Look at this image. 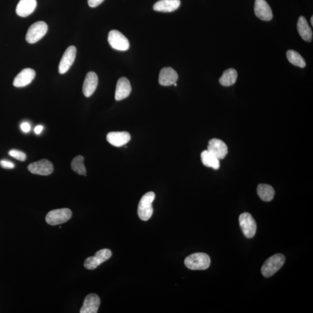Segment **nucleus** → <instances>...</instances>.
<instances>
[{"label": "nucleus", "instance_id": "nucleus-7", "mask_svg": "<svg viewBox=\"0 0 313 313\" xmlns=\"http://www.w3.org/2000/svg\"><path fill=\"white\" fill-rule=\"evenodd\" d=\"M239 222L241 229L246 237L252 238L255 236L257 226L254 218L250 214L245 212L241 214Z\"/></svg>", "mask_w": 313, "mask_h": 313}, {"label": "nucleus", "instance_id": "nucleus-18", "mask_svg": "<svg viewBox=\"0 0 313 313\" xmlns=\"http://www.w3.org/2000/svg\"><path fill=\"white\" fill-rule=\"evenodd\" d=\"M98 84V77L94 72L88 73L83 84V91L85 96L90 97L94 94Z\"/></svg>", "mask_w": 313, "mask_h": 313}, {"label": "nucleus", "instance_id": "nucleus-19", "mask_svg": "<svg viewBox=\"0 0 313 313\" xmlns=\"http://www.w3.org/2000/svg\"><path fill=\"white\" fill-rule=\"evenodd\" d=\"M36 0H20L18 4L16 13L18 16L27 17L36 9Z\"/></svg>", "mask_w": 313, "mask_h": 313}, {"label": "nucleus", "instance_id": "nucleus-2", "mask_svg": "<svg viewBox=\"0 0 313 313\" xmlns=\"http://www.w3.org/2000/svg\"><path fill=\"white\" fill-rule=\"evenodd\" d=\"M285 258L284 255L278 253L268 259L261 269L263 276L269 278L274 275L284 265Z\"/></svg>", "mask_w": 313, "mask_h": 313}, {"label": "nucleus", "instance_id": "nucleus-9", "mask_svg": "<svg viewBox=\"0 0 313 313\" xmlns=\"http://www.w3.org/2000/svg\"><path fill=\"white\" fill-rule=\"evenodd\" d=\"M28 169L33 174L48 176L53 173L54 166L49 160L43 159L31 164Z\"/></svg>", "mask_w": 313, "mask_h": 313}, {"label": "nucleus", "instance_id": "nucleus-22", "mask_svg": "<svg viewBox=\"0 0 313 313\" xmlns=\"http://www.w3.org/2000/svg\"><path fill=\"white\" fill-rule=\"evenodd\" d=\"M201 161L203 165L217 170L220 167V160L208 150H204L201 154Z\"/></svg>", "mask_w": 313, "mask_h": 313}, {"label": "nucleus", "instance_id": "nucleus-13", "mask_svg": "<svg viewBox=\"0 0 313 313\" xmlns=\"http://www.w3.org/2000/svg\"><path fill=\"white\" fill-rule=\"evenodd\" d=\"M255 14L261 20L269 21L273 18V13L266 0H255Z\"/></svg>", "mask_w": 313, "mask_h": 313}, {"label": "nucleus", "instance_id": "nucleus-12", "mask_svg": "<svg viewBox=\"0 0 313 313\" xmlns=\"http://www.w3.org/2000/svg\"><path fill=\"white\" fill-rule=\"evenodd\" d=\"M207 150L219 160L225 159L228 153L227 145L224 141L219 139L214 138L210 140Z\"/></svg>", "mask_w": 313, "mask_h": 313}, {"label": "nucleus", "instance_id": "nucleus-4", "mask_svg": "<svg viewBox=\"0 0 313 313\" xmlns=\"http://www.w3.org/2000/svg\"><path fill=\"white\" fill-rule=\"evenodd\" d=\"M72 216V212L69 209H58L48 212L46 221L48 225L56 226L68 222Z\"/></svg>", "mask_w": 313, "mask_h": 313}, {"label": "nucleus", "instance_id": "nucleus-16", "mask_svg": "<svg viewBox=\"0 0 313 313\" xmlns=\"http://www.w3.org/2000/svg\"><path fill=\"white\" fill-rule=\"evenodd\" d=\"M100 304L99 297L95 293L89 294L85 298L81 313H97Z\"/></svg>", "mask_w": 313, "mask_h": 313}, {"label": "nucleus", "instance_id": "nucleus-17", "mask_svg": "<svg viewBox=\"0 0 313 313\" xmlns=\"http://www.w3.org/2000/svg\"><path fill=\"white\" fill-rule=\"evenodd\" d=\"M178 80V75L176 71L170 67L163 68L160 73L159 83L163 86L174 85Z\"/></svg>", "mask_w": 313, "mask_h": 313}, {"label": "nucleus", "instance_id": "nucleus-31", "mask_svg": "<svg viewBox=\"0 0 313 313\" xmlns=\"http://www.w3.org/2000/svg\"><path fill=\"white\" fill-rule=\"evenodd\" d=\"M43 129L44 127L42 125L37 126L35 128V132L36 134H37V135H39V134L42 133Z\"/></svg>", "mask_w": 313, "mask_h": 313}, {"label": "nucleus", "instance_id": "nucleus-21", "mask_svg": "<svg viewBox=\"0 0 313 313\" xmlns=\"http://www.w3.org/2000/svg\"><path fill=\"white\" fill-rule=\"evenodd\" d=\"M297 28L299 35L305 42H310L312 39V32L306 19L301 16L298 20Z\"/></svg>", "mask_w": 313, "mask_h": 313}, {"label": "nucleus", "instance_id": "nucleus-8", "mask_svg": "<svg viewBox=\"0 0 313 313\" xmlns=\"http://www.w3.org/2000/svg\"><path fill=\"white\" fill-rule=\"evenodd\" d=\"M112 253L108 249H103L95 253L94 256L89 257L84 262V267L88 270H94L106 260L109 259Z\"/></svg>", "mask_w": 313, "mask_h": 313}, {"label": "nucleus", "instance_id": "nucleus-15", "mask_svg": "<svg viewBox=\"0 0 313 313\" xmlns=\"http://www.w3.org/2000/svg\"><path fill=\"white\" fill-rule=\"evenodd\" d=\"M130 140V135L127 132H111L107 135L108 142L117 147L124 146Z\"/></svg>", "mask_w": 313, "mask_h": 313}, {"label": "nucleus", "instance_id": "nucleus-25", "mask_svg": "<svg viewBox=\"0 0 313 313\" xmlns=\"http://www.w3.org/2000/svg\"><path fill=\"white\" fill-rule=\"evenodd\" d=\"M286 57L292 65L304 68L306 63L304 59L298 52L293 50H289L286 52Z\"/></svg>", "mask_w": 313, "mask_h": 313}, {"label": "nucleus", "instance_id": "nucleus-30", "mask_svg": "<svg viewBox=\"0 0 313 313\" xmlns=\"http://www.w3.org/2000/svg\"><path fill=\"white\" fill-rule=\"evenodd\" d=\"M21 128L24 132L28 133L31 129V126L28 122H25L21 125Z\"/></svg>", "mask_w": 313, "mask_h": 313}, {"label": "nucleus", "instance_id": "nucleus-28", "mask_svg": "<svg viewBox=\"0 0 313 313\" xmlns=\"http://www.w3.org/2000/svg\"><path fill=\"white\" fill-rule=\"evenodd\" d=\"M0 166H1V167L5 169H13L15 167V165L13 163L5 160L0 161Z\"/></svg>", "mask_w": 313, "mask_h": 313}, {"label": "nucleus", "instance_id": "nucleus-29", "mask_svg": "<svg viewBox=\"0 0 313 313\" xmlns=\"http://www.w3.org/2000/svg\"><path fill=\"white\" fill-rule=\"evenodd\" d=\"M103 1L104 0H88V3L89 7L94 8L99 6Z\"/></svg>", "mask_w": 313, "mask_h": 313}, {"label": "nucleus", "instance_id": "nucleus-14", "mask_svg": "<svg viewBox=\"0 0 313 313\" xmlns=\"http://www.w3.org/2000/svg\"><path fill=\"white\" fill-rule=\"evenodd\" d=\"M132 88L129 81L125 77L120 78L117 81L115 89V99L117 101L128 98L131 92Z\"/></svg>", "mask_w": 313, "mask_h": 313}, {"label": "nucleus", "instance_id": "nucleus-32", "mask_svg": "<svg viewBox=\"0 0 313 313\" xmlns=\"http://www.w3.org/2000/svg\"><path fill=\"white\" fill-rule=\"evenodd\" d=\"M310 21H311V25L312 26L313 25V17H311Z\"/></svg>", "mask_w": 313, "mask_h": 313}, {"label": "nucleus", "instance_id": "nucleus-26", "mask_svg": "<svg viewBox=\"0 0 313 313\" xmlns=\"http://www.w3.org/2000/svg\"><path fill=\"white\" fill-rule=\"evenodd\" d=\"M84 159L82 155H78L73 160L72 169L74 172L80 175H86L87 170L84 164Z\"/></svg>", "mask_w": 313, "mask_h": 313}, {"label": "nucleus", "instance_id": "nucleus-10", "mask_svg": "<svg viewBox=\"0 0 313 313\" xmlns=\"http://www.w3.org/2000/svg\"><path fill=\"white\" fill-rule=\"evenodd\" d=\"M77 53L76 48L74 46H70L63 54L60 63L59 65V72L60 74H65L70 68L75 61Z\"/></svg>", "mask_w": 313, "mask_h": 313}, {"label": "nucleus", "instance_id": "nucleus-3", "mask_svg": "<svg viewBox=\"0 0 313 313\" xmlns=\"http://www.w3.org/2000/svg\"><path fill=\"white\" fill-rule=\"evenodd\" d=\"M154 192H148L141 197L137 209V214L139 218L143 221H147L151 217L153 213L152 204L155 199Z\"/></svg>", "mask_w": 313, "mask_h": 313}, {"label": "nucleus", "instance_id": "nucleus-20", "mask_svg": "<svg viewBox=\"0 0 313 313\" xmlns=\"http://www.w3.org/2000/svg\"><path fill=\"white\" fill-rule=\"evenodd\" d=\"M181 6L180 0H160L153 6L154 10L163 13H171Z\"/></svg>", "mask_w": 313, "mask_h": 313}, {"label": "nucleus", "instance_id": "nucleus-1", "mask_svg": "<svg viewBox=\"0 0 313 313\" xmlns=\"http://www.w3.org/2000/svg\"><path fill=\"white\" fill-rule=\"evenodd\" d=\"M185 264L188 269L193 270H204L210 266L211 259L206 253H196L187 257Z\"/></svg>", "mask_w": 313, "mask_h": 313}, {"label": "nucleus", "instance_id": "nucleus-6", "mask_svg": "<svg viewBox=\"0 0 313 313\" xmlns=\"http://www.w3.org/2000/svg\"><path fill=\"white\" fill-rule=\"evenodd\" d=\"M108 42L110 46L115 50L125 51L129 48V41L122 33L116 30H113L108 36Z\"/></svg>", "mask_w": 313, "mask_h": 313}, {"label": "nucleus", "instance_id": "nucleus-5", "mask_svg": "<svg viewBox=\"0 0 313 313\" xmlns=\"http://www.w3.org/2000/svg\"><path fill=\"white\" fill-rule=\"evenodd\" d=\"M47 31L48 26L46 22H37L29 28L26 40L30 44H35L42 39L46 35Z\"/></svg>", "mask_w": 313, "mask_h": 313}, {"label": "nucleus", "instance_id": "nucleus-24", "mask_svg": "<svg viewBox=\"0 0 313 313\" xmlns=\"http://www.w3.org/2000/svg\"><path fill=\"white\" fill-rule=\"evenodd\" d=\"M237 79V71L234 69H229L225 71L219 79V83L223 86L230 87L236 83Z\"/></svg>", "mask_w": 313, "mask_h": 313}, {"label": "nucleus", "instance_id": "nucleus-27", "mask_svg": "<svg viewBox=\"0 0 313 313\" xmlns=\"http://www.w3.org/2000/svg\"><path fill=\"white\" fill-rule=\"evenodd\" d=\"M9 154L19 161L24 162L26 159V155L23 151L13 149L9 151Z\"/></svg>", "mask_w": 313, "mask_h": 313}, {"label": "nucleus", "instance_id": "nucleus-23", "mask_svg": "<svg viewBox=\"0 0 313 313\" xmlns=\"http://www.w3.org/2000/svg\"><path fill=\"white\" fill-rule=\"evenodd\" d=\"M257 193L260 199L265 202H269L274 199V190L271 186L266 184H260L257 188Z\"/></svg>", "mask_w": 313, "mask_h": 313}, {"label": "nucleus", "instance_id": "nucleus-11", "mask_svg": "<svg viewBox=\"0 0 313 313\" xmlns=\"http://www.w3.org/2000/svg\"><path fill=\"white\" fill-rule=\"evenodd\" d=\"M36 77V72L31 68H26L22 70L15 78L13 85L17 88L27 86L31 84Z\"/></svg>", "mask_w": 313, "mask_h": 313}]
</instances>
